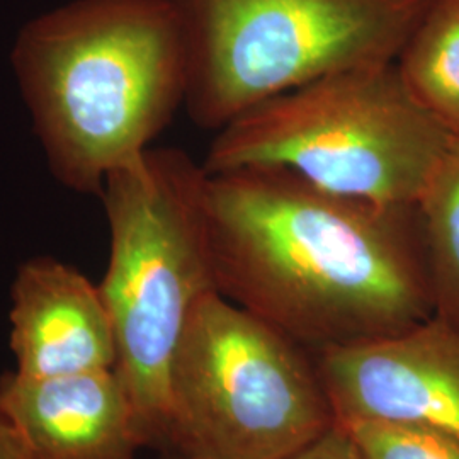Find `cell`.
<instances>
[{
  "label": "cell",
  "instance_id": "1",
  "mask_svg": "<svg viewBox=\"0 0 459 459\" xmlns=\"http://www.w3.org/2000/svg\"><path fill=\"white\" fill-rule=\"evenodd\" d=\"M216 290L313 356L434 316L419 204L335 195L274 167L206 178Z\"/></svg>",
  "mask_w": 459,
  "mask_h": 459
},
{
  "label": "cell",
  "instance_id": "2",
  "mask_svg": "<svg viewBox=\"0 0 459 459\" xmlns=\"http://www.w3.org/2000/svg\"><path fill=\"white\" fill-rule=\"evenodd\" d=\"M11 65L55 181L100 196L184 108L181 28L167 0H74L22 26Z\"/></svg>",
  "mask_w": 459,
  "mask_h": 459
},
{
  "label": "cell",
  "instance_id": "3",
  "mask_svg": "<svg viewBox=\"0 0 459 459\" xmlns=\"http://www.w3.org/2000/svg\"><path fill=\"white\" fill-rule=\"evenodd\" d=\"M206 170L181 148H148L115 169L100 201L109 263L99 284L115 328L116 373L145 447L167 451L170 369L197 303L218 291L206 231Z\"/></svg>",
  "mask_w": 459,
  "mask_h": 459
},
{
  "label": "cell",
  "instance_id": "4",
  "mask_svg": "<svg viewBox=\"0 0 459 459\" xmlns=\"http://www.w3.org/2000/svg\"><path fill=\"white\" fill-rule=\"evenodd\" d=\"M453 136L392 62L333 72L250 108L216 132L201 164L206 174L274 167L335 195L409 206Z\"/></svg>",
  "mask_w": 459,
  "mask_h": 459
},
{
  "label": "cell",
  "instance_id": "5",
  "mask_svg": "<svg viewBox=\"0 0 459 459\" xmlns=\"http://www.w3.org/2000/svg\"><path fill=\"white\" fill-rule=\"evenodd\" d=\"M186 56L184 109L203 130L299 85L392 64L426 0H167Z\"/></svg>",
  "mask_w": 459,
  "mask_h": 459
},
{
  "label": "cell",
  "instance_id": "6",
  "mask_svg": "<svg viewBox=\"0 0 459 459\" xmlns=\"http://www.w3.org/2000/svg\"><path fill=\"white\" fill-rule=\"evenodd\" d=\"M337 422L316 358L213 291L170 369L167 451L187 459H284Z\"/></svg>",
  "mask_w": 459,
  "mask_h": 459
},
{
  "label": "cell",
  "instance_id": "7",
  "mask_svg": "<svg viewBox=\"0 0 459 459\" xmlns=\"http://www.w3.org/2000/svg\"><path fill=\"white\" fill-rule=\"evenodd\" d=\"M316 364L339 422L396 420L459 439V330L439 318L322 352Z\"/></svg>",
  "mask_w": 459,
  "mask_h": 459
},
{
  "label": "cell",
  "instance_id": "8",
  "mask_svg": "<svg viewBox=\"0 0 459 459\" xmlns=\"http://www.w3.org/2000/svg\"><path fill=\"white\" fill-rule=\"evenodd\" d=\"M0 411L28 459H136L145 447L116 369L55 377L4 373Z\"/></svg>",
  "mask_w": 459,
  "mask_h": 459
},
{
  "label": "cell",
  "instance_id": "9",
  "mask_svg": "<svg viewBox=\"0 0 459 459\" xmlns=\"http://www.w3.org/2000/svg\"><path fill=\"white\" fill-rule=\"evenodd\" d=\"M11 351L16 373L55 377L115 369V328L106 303L70 264L36 255L17 267L11 286Z\"/></svg>",
  "mask_w": 459,
  "mask_h": 459
},
{
  "label": "cell",
  "instance_id": "10",
  "mask_svg": "<svg viewBox=\"0 0 459 459\" xmlns=\"http://www.w3.org/2000/svg\"><path fill=\"white\" fill-rule=\"evenodd\" d=\"M394 64L417 102L459 134V0H426Z\"/></svg>",
  "mask_w": 459,
  "mask_h": 459
},
{
  "label": "cell",
  "instance_id": "11",
  "mask_svg": "<svg viewBox=\"0 0 459 459\" xmlns=\"http://www.w3.org/2000/svg\"><path fill=\"white\" fill-rule=\"evenodd\" d=\"M434 316L459 330V134L419 201Z\"/></svg>",
  "mask_w": 459,
  "mask_h": 459
},
{
  "label": "cell",
  "instance_id": "12",
  "mask_svg": "<svg viewBox=\"0 0 459 459\" xmlns=\"http://www.w3.org/2000/svg\"><path fill=\"white\" fill-rule=\"evenodd\" d=\"M341 424L362 459H459V439L430 427L379 419Z\"/></svg>",
  "mask_w": 459,
  "mask_h": 459
},
{
  "label": "cell",
  "instance_id": "13",
  "mask_svg": "<svg viewBox=\"0 0 459 459\" xmlns=\"http://www.w3.org/2000/svg\"><path fill=\"white\" fill-rule=\"evenodd\" d=\"M284 459H362L354 441L341 422L328 427L312 443Z\"/></svg>",
  "mask_w": 459,
  "mask_h": 459
},
{
  "label": "cell",
  "instance_id": "14",
  "mask_svg": "<svg viewBox=\"0 0 459 459\" xmlns=\"http://www.w3.org/2000/svg\"><path fill=\"white\" fill-rule=\"evenodd\" d=\"M0 459H28L26 449L21 443L14 427L0 411Z\"/></svg>",
  "mask_w": 459,
  "mask_h": 459
},
{
  "label": "cell",
  "instance_id": "15",
  "mask_svg": "<svg viewBox=\"0 0 459 459\" xmlns=\"http://www.w3.org/2000/svg\"><path fill=\"white\" fill-rule=\"evenodd\" d=\"M157 459H187L181 456V455H178V453H174V451H162V455L159 456Z\"/></svg>",
  "mask_w": 459,
  "mask_h": 459
}]
</instances>
